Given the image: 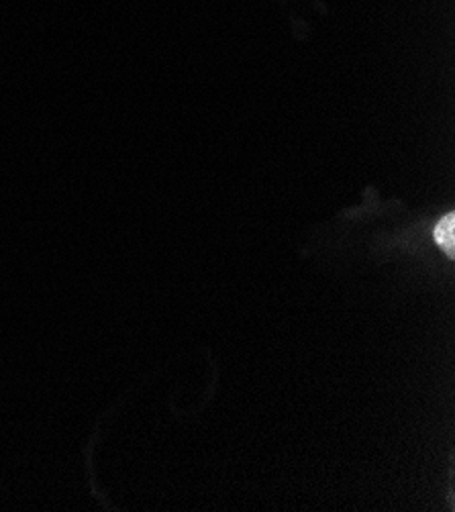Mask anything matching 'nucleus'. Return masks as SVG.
<instances>
[{
    "instance_id": "1",
    "label": "nucleus",
    "mask_w": 455,
    "mask_h": 512,
    "mask_svg": "<svg viewBox=\"0 0 455 512\" xmlns=\"http://www.w3.org/2000/svg\"><path fill=\"white\" fill-rule=\"evenodd\" d=\"M433 237H435L437 245L447 253V258H453V255H455V215L453 213L445 215L437 223V227L433 231Z\"/></svg>"
}]
</instances>
